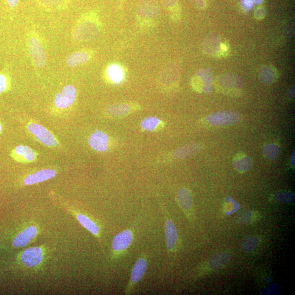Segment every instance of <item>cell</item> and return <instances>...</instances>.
I'll list each match as a JSON object with an SVG mask.
<instances>
[{
	"instance_id": "cell-1",
	"label": "cell",
	"mask_w": 295,
	"mask_h": 295,
	"mask_svg": "<svg viewBox=\"0 0 295 295\" xmlns=\"http://www.w3.org/2000/svg\"><path fill=\"white\" fill-rule=\"evenodd\" d=\"M214 85L219 92L233 96L240 95L244 86L240 77L230 73L219 76L216 79Z\"/></svg>"
},
{
	"instance_id": "cell-2",
	"label": "cell",
	"mask_w": 295,
	"mask_h": 295,
	"mask_svg": "<svg viewBox=\"0 0 295 295\" xmlns=\"http://www.w3.org/2000/svg\"><path fill=\"white\" fill-rule=\"evenodd\" d=\"M45 254V250L42 247H31L20 252L19 260L25 268L33 269L42 265Z\"/></svg>"
},
{
	"instance_id": "cell-3",
	"label": "cell",
	"mask_w": 295,
	"mask_h": 295,
	"mask_svg": "<svg viewBox=\"0 0 295 295\" xmlns=\"http://www.w3.org/2000/svg\"><path fill=\"white\" fill-rule=\"evenodd\" d=\"M133 238V234L131 230H125L116 235L112 243V258L117 260L125 254L131 245Z\"/></svg>"
},
{
	"instance_id": "cell-4",
	"label": "cell",
	"mask_w": 295,
	"mask_h": 295,
	"mask_svg": "<svg viewBox=\"0 0 295 295\" xmlns=\"http://www.w3.org/2000/svg\"><path fill=\"white\" fill-rule=\"evenodd\" d=\"M240 119L241 115L237 112L224 110L210 115L206 118V121L210 125L224 127L236 124Z\"/></svg>"
},
{
	"instance_id": "cell-5",
	"label": "cell",
	"mask_w": 295,
	"mask_h": 295,
	"mask_svg": "<svg viewBox=\"0 0 295 295\" xmlns=\"http://www.w3.org/2000/svg\"><path fill=\"white\" fill-rule=\"evenodd\" d=\"M27 129L41 143L48 146L53 147L59 144L58 140L52 133L44 126L38 123H30Z\"/></svg>"
},
{
	"instance_id": "cell-6",
	"label": "cell",
	"mask_w": 295,
	"mask_h": 295,
	"mask_svg": "<svg viewBox=\"0 0 295 295\" xmlns=\"http://www.w3.org/2000/svg\"><path fill=\"white\" fill-rule=\"evenodd\" d=\"M148 268L147 261L145 256L140 257L133 267L131 274V278L128 286L126 287L125 294L131 293L133 288L136 285L145 275Z\"/></svg>"
},
{
	"instance_id": "cell-7",
	"label": "cell",
	"mask_w": 295,
	"mask_h": 295,
	"mask_svg": "<svg viewBox=\"0 0 295 295\" xmlns=\"http://www.w3.org/2000/svg\"><path fill=\"white\" fill-rule=\"evenodd\" d=\"M213 77L206 69H201L192 81L193 87L200 93H209L212 90Z\"/></svg>"
},
{
	"instance_id": "cell-8",
	"label": "cell",
	"mask_w": 295,
	"mask_h": 295,
	"mask_svg": "<svg viewBox=\"0 0 295 295\" xmlns=\"http://www.w3.org/2000/svg\"><path fill=\"white\" fill-rule=\"evenodd\" d=\"M39 233V229L35 226H27L18 233L14 238L12 245L16 248H23L29 244Z\"/></svg>"
},
{
	"instance_id": "cell-9",
	"label": "cell",
	"mask_w": 295,
	"mask_h": 295,
	"mask_svg": "<svg viewBox=\"0 0 295 295\" xmlns=\"http://www.w3.org/2000/svg\"><path fill=\"white\" fill-rule=\"evenodd\" d=\"M77 96V91L72 85H67L62 89L61 93L55 95L54 103L59 108L65 109L71 106Z\"/></svg>"
},
{
	"instance_id": "cell-10",
	"label": "cell",
	"mask_w": 295,
	"mask_h": 295,
	"mask_svg": "<svg viewBox=\"0 0 295 295\" xmlns=\"http://www.w3.org/2000/svg\"><path fill=\"white\" fill-rule=\"evenodd\" d=\"M10 156L18 163L29 164L36 160L38 154L30 147L20 145L16 146L11 152Z\"/></svg>"
},
{
	"instance_id": "cell-11",
	"label": "cell",
	"mask_w": 295,
	"mask_h": 295,
	"mask_svg": "<svg viewBox=\"0 0 295 295\" xmlns=\"http://www.w3.org/2000/svg\"><path fill=\"white\" fill-rule=\"evenodd\" d=\"M137 13L142 18H156L160 14L158 0H140L137 7Z\"/></svg>"
},
{
	"instance_id": "cell-12",
	"label": "cell",
	"mask_w": 295,
	"mask_h": 295,
	"mask_svg": "<svg viewBox=\"0 0 295 295\" xmlns=\"http://www.w3.org/2000/svg\"><path fill=\"white\" fill-rule=\"evenodd\" d=\"M29 52L34 64L40 68H43L46 64L47 57L45 49L40 42L35 38L29 41Z\"/></svg>"
},
{
	"instance_id": "cell-13",
	"label": "cell",
	"mask_w": 295,
	"mask_h": 295,
	"mask_svg": "<svg viewBox=\"0 0 295 295\" xmlns=\"http://www.w3.org/2000/svg\"><path fill=\"white\" fill-rule=\"evenodd\" d=\"M99 33L97 26L95 23L86 22L77 28L74 37L78 40H89L96 38Z\"/></svg>"
},
{
	"instance_id": "cell-14",
	"label": "cell",
	"mask_w": 295,
	"mask_h": 295,
	"mask_svg": "<svg viewBox=\"0 0 295 295\" xmlns=\"http://www.w3.org/2000/svg\"><path fill=\"white\" fill-rule=\"evenodd\" d=\"M165 231L167 250L170 252H174L177 247L178 235L176 227L171 219H166Z\"/></svg>"
},
{
	"instance_id": "cell-15",
	"label": "cell",
	"mask_w": 295,
	"mask_h": 295,
	"mask_svg": "<svg viewBox=\"0 0 295 295\" xmlns=\"http://www.w3.org/2000/svg\"><path fill=\"white\" fill-rule=\"evenodd\" d=\"M69 211L73 215L81 226L86 229L97 239L101 238V229L97 224L89 217L80 212L75 211L71 209H68Z\"/></svg>"
},
{
	"instance_id": "cell-16",
	"label": "cell",
	"mask_w": 295,
	"mask_h": 295,
	"mask_svg": "<svg viewBox=\"0 0 295 295\" xmlns=\"http://www.w3.org/2000/svg\"><path fill=\"white\" fill-rule=\"evenodd\" d=\"M107 135L101 131H96L89 137V143L92 149L98 152H106L108 148Z\"/></svg>"
},
{
	"instance_id": "cell-17",
	"label": "cell",
	"mask_w": 295,
	"mask_h": 295,
	"mask_svg": "<svg viewBox=\"0 0 295 295\" xmlns=\"http://www.w3.org/2000/svg\"><path fill=\"white\" fill-rule=\"evenodd\" d=\"M57 171L53 169H44L28 175L24 180L25 186H31L40 183L54 178Z\"/></svg>"
},
{
	"instance_id": "cell-18",
	"label": "cell",
	"mask_w": 295,
	"mask_h": 295,
	"mask_svg": "<svg viewBox=\"0 0 295 295\" xmlns=\"http://www.w3.org/2000/svg\"><path fill=\"white\" fill-rule=\"evenodd\" d=\"M177 198L179 206L190 218L193 209V197L191 191L186 188L180 189L178 193Z\"/></svg>"
},
{
	"instance_id": "cell-19",
	"label": "cell",
	"mask_w": 295,
	"mask_h": 295,
	"mask_svg": "<svg viewBox=\"0 0 295 295\" xmlns=\"http://www.w3.org/2000/svg\"><path fill=\"white\" fill-rule=\"evenodd\" d=\"M231 254L228 251H222L213 255L208 262L210 269L215 270L227 265L231 259Z\"/></svg>"
},
{
	"instance_id": "cell-20",
	"label": "cell",
	"mask_w": 295,
	"mask_h": 295,
	"mask_svg": "<svg viewBox=\"0 0 295 295\" xmlns=\"http://www.w3.org/2000/svg\"><path fill=\"white\" fill-rule=\"evenodd\" d=\"M235 170L239 173H244L248 171L252 165V160L243 153H238L233 161Z\"/></svg>"
},
{
	"instance_id": "cell-21",
	"label": "cell",
	"mask_w": 295,
	"mask_h": 295,
	"mask_svg": "<svg viewBox=\"0 0 295 295\" xmlns=\"http://www.w3.org/2000/svg\"><path fill=\"white\" fill-rule=\"evenodd\" d=\"M201 150V145L198 143H191L180 148L175 152V157L185 159L194 156Z\"/></svg>"
},
{
	"instance_id": "cell-22",
	"label": "cell",
	"mask_w": 295,
	"mask_h": 295,
	"mask_svg": "<svg viewBox=\"0 0 295 295\" xmlns=\"http://www.w3.org/2000/svg\"><path fill=\"white\" fill-rule=\"evenodd\" d=\"M259 78L265 84L275 82L278 78L276 69L270 66H264L259 72Z\"/></svg>"
},
{
	"instance_id": "cell-23",
	"label": "cell",
	"mask_w": 295,
	"mask_h": 295,
	"mask_svg": "<svg viewBox=\"0 0 295 295\" xmlns=\"http://www.w3.org/2000/svg\"><path fill=\"white\" fill-rule=\"evenodd\" d=\"M89 60L88 55L84 52H76L70 55L67 59L68 66L75 67L84 64Z\"/></svg>"
},
{
	"instance_id": "cell-24",
	"label": "cell",
	"mask_w": 295,
	"mask_h": 295,
	"mask_svg": "<svg viewBox=\"0 0 295 295\" xmlns=\"http://www.w3.org/2000/svg\"><path fill=\"white\" fill-rule=\"evenodd\" d=\"M259 243L260 240L257 237L252 235L248 236L245 237L243 240L242 249L246 253H251L258 247Z\"/></svg>"
},
{
	"instance_id": "cell-25",
	"label": "cell",
	"mask_w": 295,
	"mask_h": 295,
	"mask_svg": "<svg viewBox=\"0 0 295 295\" xmlns=\"http://www.w3.org/2000/svg\"><path fill=\"white\" fill-rule=\"evenodd\" d=\"M222 42H220L218 38H214L209 39L205 42L204 48L205 51L210 54H214L216 55H221L220 45Z\"/></svg>"
},
{
	"instance_id": "cell-26",
	"label": "cell",
	"mask_w": 295,
	"mask_h": 295,
	"mask_svg": "<svg viewBox=\"0 0 295 295\" xmlns=\"http://www.w3.org/2000/svg\"><path fill=\"white\" fill-rule=\"evenodd\" d=\"M130 107L126 104L112 105L107 109L108 114L115 116H124L129 113Z\"/></svg>"
},
{
	"instance_id": "cell-27",
	"label": "cell",
	"mask_w": 295,
	"mask_h": 295,
	"mask_svg": "<svg viewBox=\"0 0 295 295\" xmlns=\"http://www.w3.org/2000/svg\"><path fill=\"white\" fill-rule=\"evenodd\" d=\"M263 152L265 157L272 161L277 160L280 153L279 146L275 144H266L264 147Z\"/></svg>"
},
{
	"instance_id": "cell-28",
	"label": "cell",
	"mask_w": 295,
	"mask_h": 295,
	"mask_svg": "<svg viewBox=\"0 0 295 295\" xmlns=\"http://www.w3.org/2000/svg\"><path fill=\"white\" fill-rule=\"evenodd\" d=\"M160 123V121L158 118L149 117L143 119L140 123V126L144 130L152 131L157 128Z\"/></svg>"
},
{
	"instance_id": "cell-29",
	"label": "cell",
	"mask_w": 295,
	"mask_h": 295,
	"mask_svg": "<svg viewBox=\"0 0 295 295\" xmlns=\"http://www.w3.org/2000/svg\"><path fill=\"white\" fill-rule=\"evenodd\" d=\"M254 219V213L249 209L242 210L236 217V222L241 225L250 224Z\"/></svg>"
},
{
	"instance_id": "cell-30",
	"label": "cell",
	"mask_w": 295,
	"mask_h": 295,
	"mask_svg": "<svg viewBox=\"0 0 295 295\" xmlns=\"http://www.w3.org/2000/svg\"><path fill=\"white\" fill-rule=\"evenodd\" d=\"M110 79L115 82H121L123 79V72L122 69L117 65H112L108 69Z\"/></svg>"
},
{
	"instance_id": "cell-31",
	"label": "cell",
	"mask_w": 295,
	"mask_h": 295,
	"mask_svg": "<svg viewBox=\"0 0 295 295\" xmlns=\"http://www.w3.org/2000/svg\"><path fill=\"white\" fill-rule=\"evenodd\" d=\"M226 203L228 205H225V209L227 215L233 214L241 208V205L230 196L227 197Z\"/></svg>"
},
{
	"instance_id": "cell-32",
	"label": "cell",
	"mask_w": 295,
	"mask_h": 295,
	"mask_svg": "<svg viewBox=\"0 0 295 295\" xmlns=\"http://www.w3.org/2000/svg\"><path fill=\"white\" fill-rule=\"evenodd\" d=\"M275 199L279 202L291 203L294 201L295 196L290 192H280L275 195Z\"/></svg>"
},
{
	"instance_id": "cell-33",
	"label": "cell",
	"mask_w": 295,
	"mask_h": 295,
	"mask_svg": "<svg viewBox=\"0 0 295 295\" xmlns=\"http://www.w3.org/2000/svg\"><path fill=\"white\" fill-rule=\"evenodd\" d=\"M40 1L47 8L57 9L65 5L66 0H40Z\"/></svg>"
},
{
	"instance_id": "cell-34",
	"label": "cell",
	"mask_w": 295,
	"mask_h": 295,
	"mask_svg": "<svg viewBox=\"0 0 295 295\" xmlns=\"http://www.w3.org/2000/svg\"><path fill=\"white\" fill-rule=\"evenodd\" d=\"M9 88V81L7 77L0 74V94L5 92Z\"/></svg>"
},
{
	"instance_id": "cell-35",
	"label": "cell",
	"mask_w": 295,
	"mask_h": 295,
	"mask_svg": "<svg viewBox=\"0 0 295 295\" xmlns=\"http://www.w3.org/2000/svg\"><path fill=\"white\" fill-rule=\"evenodd\" d=\"M266 15V10L264 7H259L254 13L255 18L257 20L264 19Z\"/></svg>"
},
{
	"instance_id": "cell-36",
	"label": "cell",
	"mask_w": 295,
	"mask_h": 295,
	"mask_svg": "<svg viewBox=\"0 0 295 295\" xmlns=\"http://www.w3.org/2000/svg\"><path fill=\"white\" fill-rule=\"evenodd\" d=\"M242 8L245 11H250L254 5L253 0H241Z\"/></svg>"
},
{
	"instance_id": "cell-37",
	"label": "cell",
	"mask_w": 295,
	"mask_h": 295,
	"mask_svg": "<svg viewBox=\"0 0 295 295\" xmlns=\"http://www.w3.org/2000/svg\"><path fill=\"white\" fill-rule=\"evenodd\" d=\"M163 4L168 9H173L178 4V0H162Z\"/></svg>"
},
{
	"instance_id": "cell-38",
	"label": "cell",
	"mask_w": 295,
	"mask_h": 295,
	"mask_svg": "<svg viewBox=\"0 0 295 295\" xmlns=\"http://www.w3.org/2000/svg\"><path fill=\"white\" fill-rule=\"evenodd\" d=\"M195 5L199 9L203 10L206 8V0H193Z\"/></svg>"
},
{
	"instance_id": "cell-39",
	"label": "cell",
	"mask_w": 295,
	"mask_h": 295,
	"mask_svg": "<svg viewBox=\"0 0 295 295\" xmlns=\"http://www.w3.org/2000/svg\"><path fill=\"white\" fill-rule=\"evenodd\" d=\"M6 2L11 8H14L17 5L19 0H6Z\"/></svg>"
},
{
	"instance_id": "cell-40",
	"label": "cell",
	"mask_w": 295,
	"mask_h": 295,
	"mask_svg": "<svg viewBox=\"0 0 295 295\" xmlns=\"http://www.w3.org/2000/svg\"><path fill=\"white\" fill-rule=\"evenodd\" d=\"M294 96V87L293 86L288 92L287 97L290 98H293Z\"/></svg>"
},
{
	"instance_id": "cell-41",
	"label": "cell",
	"mask_w": 295,
	"mask_h": 295,
	"mask_svg": "<svg viewBox=\"0 0 295 295\" xmlns=\"http://www.w3.org/2000/svg\"><path fill=\"white\" fill-rule=\"evenodd\" d=\"M294 154L295 153L293 152L291 158V164L293 167H294Z\"/></svg>"
},
{
	"instance_id": "cell-42",
	"label": "cell",
	"mask_w": 295,
	"mask_h": 295,
	"mask_svg": "<svg viewBox=\"0 0 295 295\" xmlns=\"http://www.w3.org/2000/svg\"><path fill=\"white\" fill-rule=\"evenodd\" d=\"M254 3H255L257 5H261V4H262V3H263V2L264 1V0H253Z\"/></svg>"
},
{
	"instance_id": "cell-43",
	"label": "cell",
	"mask_w": 295,
	"mask_h": 295,
	"mask_svg": "<svg viewBox=\"0 0 295 295\" xmlns=\"http://www.w3.org/2000/svg\"><path fill=\"white\" fill-rule=\"evenodd\" d=\"M2 131H3V125L1 122H0V134H1Z\"/></svg>"
}]
</instances>
